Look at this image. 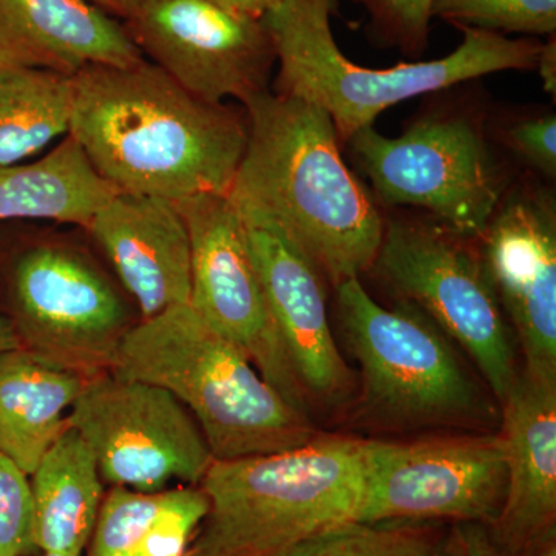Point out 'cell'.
<instances>
[{
	"label": "cell",
	"instance_id": "83f0119b",
	"mask_svg": "<svg viewBox=\"0 0 556 556\" xmlns=\"http://www.w3.org/2000/svg\"><path fill=\"white\" fill-rule=\"evenodd\" d=\"M504 142L515 155L533 169L554 178L556 175V116L544 113L510 124L504 130Z\"/></svg>",
	"mask_w": 556,
	"mask_h": 556
},
{
	"label": "cell",
	"instance_id": "484cf974",
	"mask_svg": "<svg viewBox=\"0 0 556 556\" xmlns=\"http://www.w3.org/2000/svg\"><path fill=\"white\" fill-rule=\"evenodd\" d=\"M38 554L30 475L0 452V556Z\"/></svg>",
	"mask_w": 556,
	"mask_h": 556
},
{
	"label": "cell",
	"instance_id": "6da1fadb",
	"mask_svg": "<svg viewBox=\"0 0 556 556\" xmlns=\"http://www.w3.org/2000/svg\"><path fill=\"white\" fill-rule=\"evenodd\" d=\"M72 80L68 135L116 192L228 195L247 149L244 113L201 100L148 60L89 65Z\"/></svg>",
	"mask_w": 556,
	"mask_h": 556
},
{
	"label": "cell",
	"instance_id": "4fadbf2b",
	"mask_svg": "<svg viewBox=\"0 0 556 556\" xmlns=\"http://www.w3.org/2000/svg\"><path fill=\"white\" fill-rule=\"evenodd\" d=\"M124 25L146 60L201 100L243 104L269 90L277 58L262 20L212 0H142Z\"/></svg>",
	"mask_w": 556,
	"mask_h": 556
},
{
	"label": "cell",
	"instance_id": "d4e9b609",
	"mask_svg": "<svg viewBox=\"0 0 556 556\" xmlns=\"http://www.w3.org/2000/svg\"><path fill=\"white\" fill-rule=\"evenodd\" d=\"M431 17L500 35L554 36L556 0H433Z\"/></svg>",
	"mask_w": 556,
	"mask_h": 556
},
{
	"label": "cell",
	"instance_id": "e575fe53",
	"mask_svg": "<svg viewBox=\"0 0 556 556\" xmlns=\"http://www.w3.org/2000/svg\"><path fill=\"white\" fill-rule=\"evenodd\" d=\"M33 556H62V555H56V554H43V552H39L38 555H33Z\"/></svg>",
	"mask_w": 556,
	"mask_h": 556
},
{
	"label": "cell",
	"instance_id": "8fae6325",
	"mask_svg": "<svg viewBox=\"0 0 556 556\" xmlns=\"http://www.w3.org/2000/svg\"><path fill=\"white\" fill-rule=\"evenodd\" d=\"M67 426L86 439L110 486L153 493L172 482L199 485L215 460L199 424L174 394L113 372L87 382Z\"/></svg>",
	"mask_w": 556,
	"mask_h": 556
},
{
	"label": "cell",
	"instance_id": "d6986e66",
	"mask_svg": "<svg viewBox=\"0 0 556 556\" xmlns=\"http://www.w3.org/2000/svg\"><path fill=\"white\" fill-rule=\"evenodd\" d=\"M89 380L24 348L0 353V452L31 475Z\"/></svg>",
	"mask_w": 556,
	"mask_h": 556
},
{
	"label": "cell",
	"instance_id": "5bb4252c",
	"mask_svg": "<svg viewBox=\"0 0 556 556\" xmlns=\"http://www.w3.org/2000/svg\"><path fill=\"white\" fill-rule=\"evenodd\" d=\"M484 263L514 324L525 371L556 380V208L543 190L501 201L484 236Z\"/></svg>",
	"mask_w": 556,
	"mask_h": 556
},
{
	"label": "cell",
	"instance_id": "8992f818",
	"mask_svg": "<svg viewBox=\"0 0 556 556\" xmlns=\"http://www.w3.org/2000/svg\"><path fill=\"white\" fill-rule=\"evenodd\" d=\"M338 316L361 368L351 422L371 430L492 431L495 404L464 367L452 340L413 303L379 305L361 277L336 287Z\"/></svg>",
	"mask_w": 556,
	"mask_h": 556
},
{
	"label": "cell",
	"instance_id": "3957f363",
	"mask_svg": "<svg viewBox=\"0 0 556 556\" xmlns=\"http://www.w3.org/2000/svg\"><path fill=\"white\" fill-rule=\"evenodd\" d=\"M110 372L174 394L199 424L215 460L283 452L320 433L308 413L289 404L190 305L137 321Z\"/></svg>",
	"mask_w": 556,
	"mask_h": 556
},
{
	"label": "cell",
	"instance_id": "1f68e13d",
	"mask_svg": "<svg viewBox=\"0 0 556 556\" xmlns=\"http://www.w3.org/2000/svg\"><path fill=\"white\" fill-rule=\"evenodd\" d=\"M517 556H556V527L533 538Z\"/></svg>",
	"mask_w": 556,
	"mask_h": 556
},
{
	"label": "cell",
	"instance_id": "2e32d148",
	"mask_svg": "<svg viewBox=\"0 0 556 556\" xmlns=\"http://www.w3.org/2000/svg\"><path fill=\"white\" fill-rule=\"evenodd\" d=\"M84 229L137 303L139 320L189 305L190 240L175 201L118 192Z\"/></svg>",
	"mask_w": 556,
	"mask_h": 556
},
{
	"label": "cell",
	"instance_id": "5b68a950",
	"mask_svg": "<svg viewBox=\"0 0 556 556\" xmlns=\"http://www.w3.org/2000/svg\"><path fill=\"white\" fill-rule=\"evenodd\" d=\"M339 0H281L262 17L278 62L276 93L328 113L340 141L372 126L391 105L506 70L536 68L543 43L459 27L464 40L441 60L367 68L348 60L332 35Z\"/></svg>",
	"mask_w": 556,
	"mask_h": 556
},
{
	"label": "cell",
	"instance_id": "7a4b0ae2",
	"mask_svg": "<svg viewBox=\"0 0 556 556\" xmlns=\"http://www.w3.org/2000/svg\"><path fill=\"white\" fill-rule=\"evenodd\" d=\"M243 105L247 149L228 192L241 218L280 230L334 288L371 269L386 219L348 169L328 113L270 90Z\"/></svg>",
	"mask_w": 556,
	"mask_h": 556
},
{
	"label": "cell",
	"instance_id": "52a82bcc",
	"mask_svg": "<svg viewBox=\"0 0 556 556\" xmlns=\"http://www.w3.org/2000/svg\"><path fill=\"white\" fill-rule=\"evenodd\" d=\"M0 299L21 348L87 379L112 371L137 324L100 266L61 241L0 248Z\"/></svg>",
	"mask_w": 556,
	"mask_h": 556
},
{
	"label": "cell",
	"instance_id": "603a6c76",
	"mask_svg": "<svg viewBox=\"0 0 556 556\" xmlns=\"http://www.w3.org/2000/svg\"><path fill=\"white\" fill-rule=\"evenodd\" d=\"M72 109V76L0 70V167L16 166L67 137Z\"/></svg>",
	"mask_w": 556,
	"mask_h": 556
},
{
	"label": "cell",
	"instance_id": "836d02e7",
	"mask_svg": "<svg viewBox=\"0 0 556 556\" xmlns=\"http://www.w3.org/2000/svg\"><path fill=\"white\" fill-rule=\"evenodd\" d=\"M14 348H21L17 342L14 329L11 327L9 318L0 313V353L3 351L14 350Z\"/></svg>",
	"mask_w": 556,
	"mask_h": 556
},
{
	"label": "cell",
	"instance_id": "f546056e",
	"mask_svg": "<svg viewBox=\"0 0 556 556\" xmlns=\"http://www.w3.org/2000/svg\"><path fill=\"white\" fill-rule=\"evenodd\" d=\"M536 70L543 79L544 90L556 97V38L548 36L546 43L541 47L540 56H538Z\"/></svg>",
	"mask_w": 556,
	"mask_h": 556
},
{
	"label": "cell",
	"instance_id": "4316f807",
	"mask_svg": "<svg viewBox=\"0 0 556 556\" xmlns=\"http://www.w3.org/2000/svg\"><path fill=\"white\" fill-rule=\"evenodd\" d=\"M369 14V30L380 43L420 58L428 47L433 0H354Z\"/></svg>",
	"mask_w": 556,
	"mask_h": 556
},
{
	"label": "cell",
	"instance_id": "cb8c5ba5",
	"mask_svg": "<svg viewBox=\"0 0 556 556\" xmlns=\"http://www.w3.org/2000/svg\"><path fill=\"white\" fill-rule=\"evenodd\" d=\"M278 556H448L427 522L348 521Z\"/></svg>",
	"mask_w": 556,
	"mask_h": 556
},
{
	"label": "cell",
	"instance_id": "ffe728a7",
	"mask_svg": "<svg viewBox=\"0 0 556 556\" xmlns=\"http://www.w3.org/2000/svg\"><path fill=\"white\" fill-rule=\"evenodd\" d=\"M36 544L43 554L83 556L105 495L86 439L65 428L30 475Z\"/></svg>",
	"mask_w": 556,
	"mask_h": 556
},
{
	"label": "cell",
	"instance_id": "f1b7e54d",
	"mask_svg": "<svg viewBox=\"0 0 556 556\" xmlns=\"http://www.w3.org/2000/svg\"><path fill=\"white\" fill-rule=\"evenodd\" d=\"M448 556H517L501 546L489 527L477 522H457L445 536Z\"/></svg>",
	"mask_w": 556,
	"mask_h": 556
},
{
	"label": "cell",
	"instance_id": "e0dca14e",
	"mask_svg": "<svg viewBox=\"0 0 556 556\" xmlns=\"http://www.w3.org/2000/svg\"><path fill=\"white\" fill-rule=\"evenodd\" d=\"M500 407L507 492L489 529L501 546L517 555L556 527V380L521 371Z\"/></svg>",
	"mask_w": 556,
	"mask_h": 556
},
{
	"label": "cell",
	"instance_id": "277c9868",
	"mask_svg": "<svg viewBox=\"0 0 556 556\" xmlns=\"http://www.w3.org/2000/svg\"><path fill=\"white\" fill-rule=\"evenodd\" d=\"M199 485L208 510L188 556H278L357 521L364 438L318 433L283 452L214 460Z\"/></svg>",
	"mask_w": 556,
	"mask_h": 556
},
{
	"label": "cell",
	"instance_id": "30bf717a",
	"mask_svg": "<svg viewBox=\"0 0 556 556\" xmlns=\"http://www.w3.org/2000/svg\"><path fill=\"white\" fill-rule=\"evenodd\" d=\"M364 463L357 521L492 527L506 497L500 431H447L412 441L364 439Z\"/></svg>",
	"mask_w": 556,
	"mask_h": 556
},
{
	"label": "cell",
	"instance_id": "7c38bea8",
	"mask_svg": "<svg viewBox=\"0 0 556 556\" xmlns=\"http://www.w3.org/2000/svg\"><path fill=\"white\" fill-rule=\"evenodd\" d=\"M175 204L190 240L189 305L243 351L263 379L289 404L308 413V401L270 316L239 211L228 195L217 193L190 197Z\"/></svg>",
	"mask_w": 556,
	"mask_h": 556
},
{
	"label": "cell",
	"instance_id": "4dcf8cb0",
	"mask_svg": "<svg viewBox=\"0 0 556 556\" xmlns=\"http://www.w3.org/2000/svg\"><path fill=\"white\" fill-rule=\"evenodd\" d=\"M212 2L230 11V13L252 17V20H262L281 0H212Z\"/></svg>",
	"mask_w": 556,
	"mask_h": 556
},
{
	"label": "cell",
	"instance_id": "ba28073f",
	"mask_svg": "<svg viewBox=\"0 0 556 556\" xmlns=\"http://www.w3.org/2000/svg\"><path fill=\"white\" fill-rule=\"evenodd\" d=\"M348 142L382 203L426 208L463 239L481 240L503 201V172L466 113H431L397 138L368 126Z\"/></svg>",
	"mask_w": 556,
	"mask_h": 556
},
{
	"label": "cell",
	"instance_id": "9c48e42d",
	"mask_svg": "<svg viewBox=\"0 0 556 556\" xmlns=\"http://www.w3.org/2000/svg\"><path fill=\"white\" fill-rule=\"evenodd\" d=\"M470 241L437 222L388 219L375 266L466 351L500 405L518 378L517 358L484 258Z\"/></svg>",
	"mask_w": 556,
	"mask_h": 556
},
{
	"label": "cell",
	"instance_id": "7402d4cb",
	"mask_svg": "<svg viewBox=\"0 0 556 556\" xmlns=\"http://www.w3.org/2000/svg\"><path fill=\"white\" fill-rule=\"evenodd\" d=\"M115 193L67 135L40 160L0 167V225L46 219L86 228Z\"/></svg>",
	"mask_w": 556,
	"mask_h": 556
},
{
	"label": "cell",
	"instance_id": "9a60e30c",
	"mask_svg": "<svg viewBox=\"0 0 556 556\" xmlns=\"http://www.w3.org/2000/svg\"><path fill=\"white\" fill-rule=\"evenodd\" d=\"M244 225L270 316L309 407H350L356 383L329 325L324 276L280 230Z\"/></svg>",
	"mask_w": 556,
	"mask_h": 556
},
{
	"label": "cell",
	"instance_id": "44dd1931",
	"mask_svg": "<svg viewBox=\"0 0 556 556\" xmlns=\"http://www.w3.org/2000/svg\"><path fill=\"white\" fill-rule=\"evenodd\" d=\"M207 510L200 485L153 493L110 486L87 556H188Z\"/></svg>",
	"mask_w": 556,
	"mask_h": 556
},
{
	"label": "cell",
	"instance_id": "ac0fdd59",
	"mask_svg": "<svg viewBox=\"0 0 556 556\" xmlns=\"http://www.w3.org/2000/svg\"><path fill=\"white\" fill-rule=\"evenodd\" d=\"M146 61L126 25L89 0H0V70L75 76Z\"/></svg>",
	"mask_w": 556,
	"mask_h": 556
},
{
	"label": "cell",
	"instance_id": "d6a6232c",
	"mask_svg": "<svg viewBox=\"0 0 556 556\" xmlns=\"http://www.w3.org/2000/svg\"><path fill=\"white\" fill-rule=\"evenodd\" d=\"M89 2L105 11L110 16L119 17L126 22L137 13L142 0H89Z\"/></svg>",
	"mask_w": 556,
	"mask_h": 556
}]
</instances>
